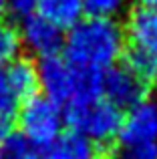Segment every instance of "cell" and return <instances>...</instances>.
<instances>
[{
  "mask_svg": "<svg viewBox=\"0 0 157 159\" xmlns=\"http://www.w3.org/2000/svg\"><path fill=\"white\" fill-rule=\"evenodd\" d=\"M137 2L143 6H157V0H137Z\"/></svg>",
  "mask_w": 157,
  "mask_h": 159,
  "instance_id": "20",
  "label": "cell"
},
{
  "mask_svg": "<svg viewBox=\"0 0 157 159\" xmlns=\"http://www.w3.org/2000/svg\"><path fill=\"white\" fill-rule=\"evenodd\" d=\"M4 12H6V0H0V18H2Z\"/></svg>",
  "mask_w": 157,
  "mask_h": 159,
  "instance_id": "21",
  "label": "cell"
},
{
  "mask_svg": "<svg viewBox=\"0 0 157 159\" xmlns=\"http://www.w3.org/2000/svg\"><path fill=\"white\" fill-rule=\"evenodd\" d=\"M99 145L73 129L61 133L48 145V159H99Z\"/></svg>",
  "mask_w": 157,
  "mask_h": 159,
  "instance_id": "9",
  "label": "cell"
},
{
  "mask_svg": "<svg viewBox=\"0 0 157 159\" xmlns=\"http://www.w3.org/2000/svg\"><path fill=\"white\" fill-rule=\"evenodd\" d=\"M65 121L73 131L83 133L91 141L103 147L119 139L123 125V113L105 97L87 103H71L65 107Z\"/></svg>",
  "mask_w": 157,
  "mask_h": 159,
  "instance_id": "2",
  "label": "cell"
},
{
  "mask_svg": "<svg viewBox=\"0 0 157 159\" xmlns=\"http://www.w3.org/2000/svg\"><path fill=\"white\" fill-rule=\"evenodd\" d=\"M36 66H38V85L43 93L59 105H69L75 99L78 69L61 54L40 58Z\"/></svg>",
  "mask_w": 157,
  "mask_h": 159,
  "instance_id": "4",
  "label": "cell"
},
{
  "mask_svg": "<svg viewBox=\"0 0 157 159\" xmlns=\"http://www.w3.org/2000/svg\"><path fill=\"white\" fill-rule=\"evenodd\" d=\"M36 2L38 0H6V10L18 18H26L36 12Z\"/></svg>",
  "mask_w": 157,
  "mask_h": 159,
  "instance_id": "18",
  "label": "cell"
},
{
  "mask_svg": "<svg viewBox=\"0 0 157 159\" xmlns=\"http://www.w3.org/2000/svg\"><path fill=\"white\" fill-rule=\"evenodd\" d=\"M125 65L129 66L133 73H137L147 85L157 81V57L155 54L137 51V48H129Z\"/></svg>",
  "mask_w": 157,
  "mask_h": 159,
  "instance_id": "14",
  "label": "cell"
},
{
  "mask_svg": "<svg viewBox=\"0 0 157 159\" xmlns=\"http://www.w3.org/2000/svg\"><path fill=\"white\" fill-rule=\"evenodd\" d=\"M20 105H22V99L16 93L6 69H0V113H8V115L18 117Z\"/></svg>",
  "mask_w": 157,
  "mask_h": 159,
  "instance_id": "15",
  "label": "cell"
},
{
  "mask_svg": "<svg viewBox=\"0 0 157 159\" xmlns=\"http://www.w3.org/2000/svg\"><path fill=\"white\" fill-rule=\"evenodd\" d=\"M4 159H48V149L24 133H14L0 149Z\"/></svg>",
  "mask_w": 157,
  "mask_h": 159,
  "instance_id": "12",
  "label": "cell"
},
{
  "mask_svg": "<svg viewBox=\"0 0 157 159\" xmlns=\"http://www.w3.org/2000/svg\"><path fill=\"white\" fill-rule=\"evenodd\" d=\"M125 34L131 48L157 57V6L139 4L133 8L127 16Z\"/></svg>",
  "mask_w": 157,
  "mask_h": 159,
  "instance_id": "8",
  "label": "cell"
},
{
  "mask_svg": "<svg viewBox=\"0 0 157 159\" xmlns=\"http://www.w3.org/2000/svg\"><path fill=\"white\" fill-rule=\"evenodd\" d=\"M14 123H16V115L0 113V145H4L8 141V137L14 135Z\"/></svg>",
  "mask_w": 157,
  "mask_h": 159,
  "instance_id": "19",
  "label": "cell"
},
{
  "mask_svg": "<svg viewBox=\"0 0 157 159\" xmlns=\"http://www.w3.org/2000/svg\"><path fill=\"white\" fill-rule=\"evenodd\" d=\"M157 141V101L143 99L141 103L127 109L123 115V125L119 131L121 145L153 143Z\"/></svg>",
  "mask_w": 157,
  "mask_h": 159,
  "instance_id": "7",
  "label": "cell"
},
{
  "mask_svg": "<svg viewBox=\"0 0 157 159\" xmlns=\"http://www.w3.org/2000/svg\"><path fill=\"white\" fill-rule=\"evenodd\" d=\"M85 12L89 16H103V18H115L127 6V0H83Z\"/></svg>",
  "mask_w": 157,
  "mask_h": 159,
  "instance_id": "16",
  "label": "cell"
},
{
  "mask_svg": "<svg viewBox=\"0 0 157 159\" xmlns=\"http://www.w3.org/2000/svg\"><path fill=\"white\" fill-rule=\"evenodd\" d=\"M16 121L24 135L44 147H48L63 133V125L67 123L63 105L55 103L47 95H32L26 99L18 109Z\"/></svg>",
  "mask_w": 157,
  "mask_h": 159,
  "instance_id": "3",
  "label": "cell"
},
{
  "mask_svg": "<svg viewBox=\"0 0 157 159\" xmlns=\"http://www.w3.org/2000/svg\"><path fill=\"white\" fill-rule=\"evenodd\" d=\"M4 69H6L8 77H10L16 93L20 95L22 103L26 99H30L32 95H36V89L40 85H38V66L34 62L26 61V58H16L14 62H10Z\"/></svg>",
  "mask_w": 157,
  "mask_h": 159,
  "instance_id": "11",
  "label": "cell"
},
{
  "mask_svg": "<svg viewBox=\"0 0 157 159\" xmlns=\"http://www.w3.org/2000/svg\"><path fill=\"white\" fill-rule=\"evenodd\" d=\"M22 39H20V30L14 24L6 22L0 18V69L8 66L20 58V51H22Z\"/></svg>",
  "mask_w": 157,
  "mask_h": 159,
  "instance_id": "13",
  "label": "cell"
},
{
  "mask_svg": "<svg viewBox=\"0 0 157 159\" xmlns=\"http://www.w3.org/2000/svg\"><path fill=\"white\" fill-rule=\"evenodd\" d=\"M0 159H4V157H2V153H0Z\"/></svg>",
  "mask_w": 157,
  "mask_h": 159,
  "instance_id": "22",
  "label": "cell"
},
{
  "mask_svg": "<svg viewBox=\"0 0 157 159\" xmlns=\"http://www.w3.org/2000/svg\"><path fill=\"white\" fill-rule=\"evenodd\" d=\"M127 34L115 18L87 16L65 34V58L78 69L105 73L125 54Z\"/></svg>",
  "mask_w": 157,
  "mask_h": 159,
  "instance_id": "1",
  "label": "cell"
},
{
  "mask_svg": "<svg viewBox=\"0 0 157 159\" xmlns=\"http://www.w3.org/2000/svg\"><path fill=\"white\" fill-rule=\"evenodd\" d=\"M113 159H157V141L137 145H121Z\"/></svg>",
  "mask_w": 157,
  "mask_h": 159,
  "instance_id": "17",
  "label": "cell"
},
{
  "mask_svg": "<svg viewBox=\"0 0 157 159\" xmlns=\"http://www.w3.org/2000/svg\"><path fill=\"white\" fill-rule=\"evenodd\" d=\"M147 85L127 65H115L103 73V97L119 109H131L147 99Z\"/></svg>",
  "mask_w": 157,
  "mask_h": 159,
  "instance_id": "5",
  "label": "cell"
},
{
  "mask_svg": "<svg viewBox=\"0 0 157 159\" xmlns=\"http://www.w3.org/2000/svg\"><path fill=\"white\" fill-rule=\"evenodd\" d=\"M18 30H20V39H22V47L40 58L59 54L65 47L63 28L56 26L55 22H51L38 12L22 18Z\"/></svg>",
  "mask_w": 157,
  "mask_h": 159,
  "instance_id": "6",
  "label": "cell"
},
{
  "mask_svg": "<svg viewBox=\"0 0 157 159\" xmlns=\"http://www.w3.org/2000/svg\"><path fill=\"white\" fill-rule=\"evenodd\" d=\"M36 12L65 30V28L75 26L83 18L85 4L83 0H38Z\"/></svg>",
  "mask_w": 157,
  "mask_h": 159,
  "instance_id": "10",
  "label": "cell"
}]
</instances>
